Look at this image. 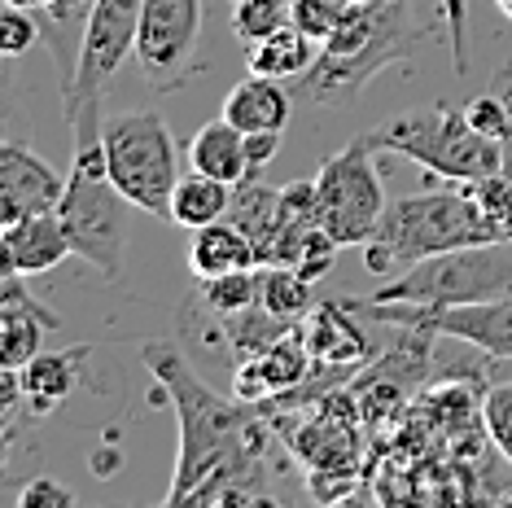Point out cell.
I'll return each mask as SVG.
<instances>
[{
	"instance_id": "cell-1",
	"label": "cell",
	"mask_w": 512,
	"mask_h": 508,
	"mask_svg": "<svg viewBox=\"0 0 512 508\" xmlns=\"http://www.w3.org/2000/svg\"><path fill=\"white\" fill-rule=\"evenodd\" d=\"M141 360L158 377L154 399L176 412L180 452L171 473L167 504H263L272 491L263 487L267 434L254 421V403L237 395L224 399L193 373L189 355L176 342H145Z\"/></svg>"
},
{
	"instance_id": "cell-2",
	"label": "cell",
	"mask_w": 512,
	"mask_h": 508,
	"mask_svg": "<svg viewBox=\"0 0 512 508\" xmlns=\"http://www.w3.org/2000/svg\"><path fill=\"white\" fill-rule=\"evenodd\" d=\"M429 40L434 27L416 18L412 0H351L311 71L289 79V92L298 106H351L386 66L412 62Z\"/></svg>"
},
{
	"instance_id": "cell-3",
	"label": "cell",
	"mask_w": 512,
	"mask_h": 508,
	"mask_svg": "<svg viewBox=\"0 0 512 508\" xmlns=\"http://www.w3.org/2000/svg\"><path fill=\"white\" fill-rule=\"evenodd\" d=\"M482 241H504V233L482 215L469 184L447 180L386 206L377 233L364 246V268L390 281V276L407 272L421 259L464 250V246H482Z\"/></svg>"
},
{
	"instance_id": "cell-4",
	"label": "cell",
	"mask_w": 512,
	"mask_h": 508,
	"mask_svg": "<svg viewBox=\"0 0 512 508\" xmlns=\"http://www.w3.org/2000/svg\"><path fill=\"white\" fill-rule=\"evenodd\" d=\"M377 154H399L407 163L429 171L434 180H477L504 171V145L482 136L469 114L438 101L429 110L394 114L390 123L359 132Z\"/></svg>"
},
{
	"instance_id": "cell-5",
	"label": "cell",
	"mask_w": 512,
	"mask_h": 508,
	"mask_svg": "<svg viewBox=\"0 0 512 508\" xmlns=\"http://www.w3.org/2000/svg\"><path fill=\"white\" fill-rule=\"evenodd\" d=\"M132 211L136 206L123 198L119 184L106 171V149H75L57 215L66 224L75 259L92 263L106 281L123 276L127 241H132Z\"/></svg>"
},
{
	"instance_id": "cell-6",
	"label": "cell",
	"mask_w": 512,
	"mask_h": 508,
	"mask_svg": "<svg viewBox=\"0 0 512 508\" xmlns=\"http://www.w3.org/2000/svg\"><path fill=\"white\" fill-rule=\"evenodd\" d=\"M136 31H141V0H97L92 5L75 84L62 92L66 132H71L75 149H101L106 84L127 57H136Z\"/></svg>"
},
{
	"instance_id": "cell-7",
	"label": "cell",
	"mask_w": 512,
	"mask_h": 508,
	"mask_svg": "<svg viewBox=\"0 0 512 508\" xmlns=\"http://www.w3.org/2000/svg\"><path fill=\"white\" fill-rule=\"evenodd\" d=\"M101 149H106V171L119 184L123 198L136 211L171 224V193L180 184V158L167 119L158 110L114 114V119H106V132H101Z\"/></svg>"
},
{
	"instance_id": "cell-8",
	"label": "cell",
	"mask_w": 512,
	"mask_h": 508,
	"mask_svg": "<svg viewBox=\"0 0 512 508\" xmlns=\"http://www.w3.org/2000/svg\"><path fill=\"white\" fill-rule=\"evenodd\" d=\"M499 294H512V237L421 259L407 272L390 276L368 298H377V303L456 307V303H482V298H499Z\"/></svg>"
},
{
	"instance_id": "cell-9",
	"label": "cell",
	"mask_w": 512,
	"mask_h": 508,
	"mask_svg": "<svg viewBox=\"0 0 512 508\" xmlns=\"http://www.w3.org/2000/svg\"><path fill=\"white\" fill-rule=\"evenodd\" d=\"M377 149L364 136H351V145L329 154L316 171V211L320 228L337 246H368L386 215V184L377 171Z\"/></svg>"
},
{
	"instance_id": "cell-10",
	"label": "cell",
	"mask_w": 512,
	"mask_h": 508,
	"mask_svg": "<svg viewBox=\"0 0 512 508\" xmlns=\"http://www.w3.org/2000/svg\"><path fill=\"white\" fill-rule=\"evenodd\" d=\"M346 303L390 329H412V333H425V338H460L477 346V351L495 355V360H512V294L482 298V303H456V307L377 303L368 294L346 298Z\"/></svg>"
},
{
	"instance_id": "cell-11",
	"label": "cell",
	"mask_w": 512,
	"mask_h": 508,
	"mask_svg": "<svg viewBox=\"0 0 512 508\" xmlns=\"http://www.w3.org/2000/svg\"><path fill=\"white\" fill-rule=\"evenodd\" d=\"M202 0H141L136 66L158 92L180 88L197 71Z\"/></svg>"
},
{
	"instance_id": "cell-12",
	"label": "cell",
	"mask_w": 512,
	"mask_h": 508,
	"mask_svg": "<svg viewBox=\"0 0 512 508\" xmlns=\"http://www.w3.org/2000/svg\"><path fill=\"white\" fill-rule=\"evenodd\" d=\"M62 189L66 180L40 154H31L18 141L0 145V228L40 211H57Z\"/></svg>"
},
{
	"instance_id": "cell-13",
	"label": "cell",
	"mask_w": 512,
	"mask_h": 508,
	"mask_svg": "<svg viewBox=\"0 0 512 508\" xmlns=\"http://www.w3.org/2000/svg\"><path fill=\"white\" fill-rule=\"evenodd\" d=\"M311 360L307 338L302 329H294L289 338H281L276 346H267L263 355H250V360L237 364V377H232V395L241 403H267V399H281L285 390H294L298 381L311 377Z\"/></svg>"
},
{
	"instance_id": "cell-14",
	"label": "cell",
	"mask_w": 512,
	"mask_h": 508,
	"mask_svg": "<svg viewBox=\"0 0 512 508\" xmlns=\"http://www.w3.org/2000/svg\"><path fill=\"white\" fill-rule=\"evenodd\" d=\"M71 254V237H66V224L57 211H40L0 228V272L40 276L66 263Z\"/></svg>"
},
{
	"instance_id": "cell-15",
	"label": "cell",
	"mask_w": 512,
	"mask_h": 508,
	"mask_svg": "<svg viewBox=\"0 0 512 508\" xmlns=\"http://www.w3.org/2000/svg\"><path fill=\"white\" fill-rule=\"evenodd\" d=\"M351 303H316L307 320H302V338H307V351L316 368H337V373H346V368H355L359 360H368V338L364 329L351 320Z\"/></svg>"
},
{
	"instance_id": "cell-16",
	"label": "cell",
	"mask_w": 512,
	"mask_h": 508,
	"mask_svg": "<svg viewBox=\"0 0 512 508\" xmlns=\"http://www.w3.org/2000/svg\"><path fill=\"white\" fill-rule=\"evenodd\" d=\"M294 92H289L285 79L272 75H246L237 88L224 97V119L241 132H285L289 114H294Z\"/></svg>"
},
{
	"instance_id": "cell-17",
	"label": "cell",
	"mask_w": 512,
	"mask_h": 508,
	"mask_svg": "<svg viewBox=\"0 0 512 508\" xmlns=\"http://www.w3.org/2000/svg\"><path fill=\"white\" fill-rule=\"evenodd\" d=\"M92 346H71V351H40L31 364H22V399L31 403L36 417H49L53 408H62L79 386V368H84Z\"/></svg>"
},
{
	"instance_id": "cell-18",
	"label": "cell",
	"mask_w": 512,
	"mask_h": 508,
	"mask_svg": "<svg viewBox=\"0 0 512 508\" xmlns=\"http://www.w3.org/2000/svg\"><path fill=\"white\" fill-rule=\"evenodd\" d=\"M97 0H53V5L36 9V22H40V40L53 49V62H57V84L62 92L75 84V71H79V53H84V36H88V14Z\"/></svg>"
},
{
	"instance_id": "cell-19",
	"label": "cell",
	"mask_w": 512,
	"mask_h": 508,
	"mask_svg": "<svg viewBox=\"0 0 512 508\" xmlns=\"http://www.w3.org/2000/svg\"><path fill=\"white\" fill-rule=\"evenodd\" d=\"M189 167L206 171V176L224 180V184H241L250 180V154H246V132L232 127L224 114L215 123H202L189 141Z\"/></svg>"
},
{
	"instance_id": "cell-20",
	"label": "cell",
	"mask_w": 512,
	"mask_h": 508,
	"mask_svg": "<svg viewBox=\"0 0 512 508\" xmlns=\"http://www.w3.org/2000/svg\"><path fill=\"white\" fill-rule=\"evenodd\" d=\"M189 268L193 276H224V272H241V268H259V250L254 241L241 233L232 219H215V224L197 228L189 241Z\"/></svg>"
},
{
	"instance_id": "cell-21",
	"label": "cell",
	"mask_w": 512,
	"mask_h": 508,
	"mask_svg": "<svg viewBox=\"0 0 512 508\" xmlns=\"http://www.w3.org/2000/svg\"><path fill=\"white\" fill-rule=\"evenodd\" d=\"M276 215H281V189L263 184V176L232 184L228 219L254 241V250H259V268L272 263V250H276Z\"/></svg>"
},
{
	"instance_id": "cell-22",
	"label": "cell",
	"mask_w": 512,
	"mask_h": 508,
	"mask_svg": "<svg viewBox=\"0 0 512 508\" xmlns=\"http://www.w3.org/2000/svg\"><path fill=\"white\" fill-rule=\"evenodd\" d=\"M228 206H232V184L206 176V171H189L171 193V228L197 233V228L215 224V219H228Z\"/></svg>"
},
{
	"instance_id": "cell-23",
	"label": "cell",
	"mask_w": 512,
	"mask_h": 508,
	"mask_svg": "<svg viewBox=\"0 0 512 508\" xmlns=\"http://www.w3.org/2000/svg\"><path fill=\"white\" fill-rule=\"evenodd\" d=\"M316 57H320V40H311L307 31L294 27V22H285L276 36L250 44V71H254V75L285 79V84H289V79L307 75Z\"/></svg>"
},
{
	"instance_id": "cell-24",
	"label": "cell",
	"mask_w": 512,
	"mask_h": 508,
	"mask_svg": "<svg viewBox=\"0 0 512 508\" xmlns=\"http://www.w3.org/2000/svg\"><path fill=\"white\" fill-rule=\"evenodd\" d=\"M259 303L267 311H276L289 325H302V320L316 311V298H311V281L289 263H272V268H259Z\"/></svg>"
},
{
	"instance_id": "cell-25",
	"label": "cell",
	"mask_w": 512,
	"mask_h": 508,
	"mask_svg": "<svg viewBox=\"0 0 512 508\" xmlns=\"http://www.w3.org/2000/svg\"><path fill=\"white\" fill-rule=\"evenodd\" d=\"M197 298L211 316H237L259 303V268H241V272H224V276H202L197 281Z\"/></svg>"
},
{
	"instance_id": "cell-26",
	"label": "cell",
	"mask_w": 512,
	"mask_h": 508,
	"mask_svg": "<svg viewBox=\"0 0 512 508\" xmlns=\"http://www.w3.org/2000/svg\"><path fill=\"white\" fill-rule=\"evenodd\" d=\"M285 22H289L285 0H237V5H232V31H237V40H246V44L276 36Z\"/></svg>"
},
{
	"instance_id": "cell-27",
	"label": "cell",
	"mask_w": 512,
	"mask_h": 508,
	"mask_svg": "<svg viewBox=\"0 0 512 508\" xmlns=\"http://www.w3.org/2000/svg\"><path fill=\"white\" fill-rule=\"evenodd\" d=\"M473 193V202L482 206V215L491 219L504 237H512V180L504 171H491V176H477V180H464Z\"/></svg>"
},
{
	"instance_id": "cell-28",
	"label": "cell",
	"mask_w": 512,
	"mask_h": 508,
	"mask_svg": "<svg viewBox=\"0 0 512 508\" xmlns=\"http://www.w3.org/2000/svg\"><path fill=\"white\" fill-rule=\"evenodd\" d=\"M346 9H351V0H289V22L324 44L337 31V22L346 18Z\"/></svg>"
},
{
	"instance_id": "cell-29",
	"label": "cell",
	"mask_w": 512,
	"mask_h": 508,
	"mask_svg": "<svg viewBox=\"0 0 512 508\" xmlns=\"http://www.w3.org/2000/svg\"><path fill=\"white\" fill-rule=\"evenodd\" d=\"M482 421H486L491 443L499 447V456L512 465V381H504V386H491L482 395Z\"/></svg>"
},
{
	"instance_id": "cell-30",
	"label": "cell",
	"mask_w": 512,
	"mask_h": 508,
	"mask_svg": "<svg viewBox=\"0 0 512 508\" xmlns=\"http://www.w3.org/2000/svg\"><path fill=\"white\" fill-rule=\"evenodd\" d=\"M464 114H469V123L477 127L482 136H491V141L504 145V136L512 132V106L508 97H499V92H482V97H473L469 106H464Z\"/></svg>"
},
{
	"instance_id": "cell-31",
	"label": "cell",
	"mask_w": 512,
	"mask_h": 508,
	"mask_svg": "<svg viewBox=\"0 0 512 508\" xmlns=\"http://www.w3.org/2000/svg\"><path fill=\"white\" fill-rule=\"evenodd\" d=\"M36 40H40L36 14H31V9H18V5H5V14H0V53L22 57Z\"/></svg>"
},
{
	"instance_id": "cell-32",
	"label": "cell",
	"mask_w": 512,
	"mask_h": 508,
	"mask_svg": "<svg viewBox=\"0 0 512 508\" xmlns=\"http://www.w3.org/2000/svg\"><path fill=\"white\" fill-rule=\"evenodd\" d=\"M442 22H447V40H451V66L464 79L469 75V5L464 0H438Z\"/></svg>"
},
{
	"instance_id": "cell-33",
	"label": "cell",
	"mask_w": 512,
	"mask_h": 508,
	"mask_svg": "<svg viewBox=\"0 0 512 508\" xmlns=\"http://www.w3.org/2000/svg\"><path fill=\"white\" fill-rule=\"evenodd\" d=\"M337 250H342V246H337V241H333V237H329V233H324V228H320V233L307 241V250H302V259L294 263V268H298L302 276H307L311 285H316V281H324V276L333 272V263H337Z\"/></svg>"
},
{
	"instance_id": "cell-34",
	"label": "cell",
	"mask_w": 512,
	"mask_h": 508,
	"mask_svg": "<svg viewBox=\"0 0 512 508\" xmlns=\"http://www.w3.org/2000/svg\"><path fill=\"white\" fill-rule=\"evenodd\" d=\"M71 504H75V491L53 478H31L18 491V508H71Z\"/></svg>"
},
{
	"instance_id": "cell-35",
	"label": "cell",
	"mask_w": 512,
	"mask_h": 508,
	"mask_svg": "<svg viewBox=\"0 0 512 508\" xmlns=\"http://www.w3.org/2000/svg\"><path fill=\"white\" fill-rule=\"evenodd\" d=\"M281 136L285 132H250L246 136V154H250V180L263 176L267 163H272L276 154H281Z\"/></svg>"
},
{
	"instance_id": "cell-36",
	"label": "cell",
	"mask_w": 512,
	"mask_h": 508,
	"mask_svg": "<svg viewBox=\"0 0 512 508\" xmlns=\"http://www.w3.org/2000/svg\"><path fill=\"white\" fill-rule=\"evenodd\" d=\"M495 92L499 97H508V106H512V62L499 71V79H495Z\"/></svg>"
},
{
	"instance_id": "cell-37",
	"label": "cell",
	"mask_w": 512,
	"mask_h": 508,
	"mask_svg": "<svg viewBox=\"0 0 512 508\" xmlns=\"http://www.w3.org/2000/svg\"><path fill=\"white\" fill-rule=\"evenodd\" d=\"M5 5H18V9H31V14H36V9L53 5V0H5Z\"/></svg>"
},
{
	"instance_id": "cell-38",
	"label": "cell",
	"mask_w": 512,
	"mask_h": 508,
	"mask_svg": "<svg viewBox=\"0 0 512 508\" xmlns=\"http://www.w3.org/2000/svg\"><path fill=\"white\" fill-rule=\"evenodd\" d=\"M504 176L512 180V132L504 136Z\"/></svg>"
},
{
	"instance_id": "cell-39",
	"label": "cell",
	"mask_w": 512,
	"mask_h": 508,
	"mask_svg": "<svg viewBox=\"0 0 512 508\" xmlns=\"http://www.w3.org/2000/svg\"><path fill=\"white\" fill-rule=\"evenodd\" d=\"M495 5H499V14H504V18L512 22V0H495Z\"/></svg>"
},
{
	"instance_id": "cell-40",
	"label": "cell",
	"mask_w": 512,
	"mask_h": 508,
	"mask_svg": "<svg viewBox=\"0 0 512 508\" xmlns=\"http://www.w3.org/2000/svg\"><path fill=\"white\" fill-rule=\"evenodd\" d=\"M228 5H237V0H228Z\"/></svg>"
}]
</instances>
